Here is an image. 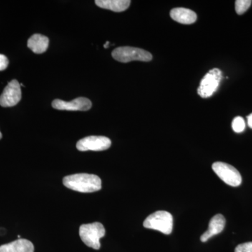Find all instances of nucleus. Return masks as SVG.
I'll use <instances>...</instances> for the list:
<instances>
[{"label": "nucleus", "instance_id": "nucleus-3", "mask_svg": "<svg viewBox=\"0 0 252 252\" xmlns=\"http://www.w3.org/2000/svg\"><path fill=\"white\" fill-rule=\"evenodd\" d=\"M143 225L146 228L170 235L173 229V217L170 212L160 210L149 215L144 220Z\"/></svg>", "mask_w": 252, "mask_h": 252}, {"label": "nucleus", "instance_id": "nucleus-19", "mask_svg": "<svg viewBox=\"0 0 252 252\" xmlns=\"http://www.w3.org/2000/svg\"><path fill=\"white\" fill-rule=\"evenodd\" d=\"M248 126L252 128V114H250L248 117Z\"/></svg>", "mask_w": 252, "mask_h": 252}, {"label": "nucleus", "instance_id": "nucleus-21", "mask_svg": "<svg viewBox=\"0 0 252 252\" xmlns=\"http://www.w3.org/2000/svg\"><path fill=\"white\" fill-rule=\"evenodd\" d=\"M1 137H2V135H1V132H0V140H1Z\"/></svg>", "mask_w": 252, "mask_h": 252}, {"label": "nucleus", "instance_id": "nucleus-16", "mask_svg": "<svg viewBox=\"0 0 252 252\" xmlns=\"http://www.w3.org/2000/svg\"><path fill=\"white\" fill-rule=\"evenodd\" d=\"M232 127L233 130L237 133L243 132L245 129V122L243 118L241 117H237L233 119L232 122Z\"/></svg>", "mask_w": 252, "mask_h": 252}, {"label": "nucleus", "instance_id": "nucleus-10", "mask_svg": "<svg viewBox=\"0 0 252 252\" xmlns=\"http://www.w3.org/2000/svg\"><path fill=\"white\" fill-rule=\"evenodd\" d=\"M225 225L224 217L220 214L215 215L210 220L208 230L201 235L200 240L203 243H205L209 239L212 238L215 235L220 234L224 229Z\"/></svg>", "mask_w": 252, "mask_h": 252}, {"label": "nucleus", "instance_id": "nucleus-14", "mask_svg": "<svg viewBox=\"0 0 252 252\" xmlns=\"http://www.w3.org/2000/svg\"><path fill=\"white\" fill-rule=\"evenodd\" d=\"M94 3L102 9H109L114 12H122L130 6V0H96Z\"/></svg>", "mask_w": 252, "mask_h": 252}, {"label": "nucleus", "instance_id": "nucleus-20", "mask_svg": "<svg viewBox=\"0 0 252 252\" xmlns=\"http://www.w3.org/2000/svg\"><path fill=\"white\" fill-rule=\"evenodd\" d=\"M109 44V41H107V42H106V44H104V47L105 48V49H107V48H108Z\"/></svg>", "mask_w": 252, "mask_h": 252}, {"label": "nucleus", "instance_id": "nucleus-12", "mask_svg": "<svg viewBox=\"0 0 252 252\" xmlns=\"http://www.w3.org/2000/svg\"><path fill=\"white\" fill-rule=\"evenodd\" d=\"M170 16L174 21L185 25H190L197 20V15L192 10L185 8H175L170 11Z\"/></svg>", "mask_w": 252, "mask_h": 252}, {"label": "nucleus", "instance_id": "nucleus-1", "mask_svg": "<svg viewBox=\"0 0 252 252\" xmlns=\"http://www.w3.org/2000/svg\"><path fill=\"white\" fill-rule=\"evenodd\" d=\"M67 188L81 193H93L102 188V181L98 176L80 173L67 176L63 180Z\"/></svg>", "mask_w": 252, "mask_h": 252}, {"label": "nucleus", "instance_id": "nucleus-15", "mask_svg": "<svg viewBox=\"0 0 252 252\" xmlns=\"http://www.w3.org/2000/svg\"><path fill=\"white\" fill-rule=\"evenodd\" d=\"M251 0H237L235 1V11L239 15L246 12L251 6Z\"/></svg>", "mask_w": 252, "mask_h": 252}, {"label": "nucleus", "instance_id": "nucleus-6", "mask_svg": "<svg viewBox=\"0 0 252 252\" xmlns=\"http://www.w3.org/2000/svg\"><path fill=\"white\" fill-rule=\"evenodd\" d=\"M221 79L222 72L220 69L217 68L211 69L200 81L198 89L199 95L203 98L211 97L218 89Z\"/></svg>", "mask_w": 252, "mask_h": 252}, {"label": "nucleus", "instance_id": "nucleus-13", "mask_svg": "<svg viewBox=\"0 0 252 252\" xmlns=\"http://www.w3.org/2000/svg\"><path fill=\"white\" fill-rule=\"evenodd\" d=\"M49 44V38L40 34H33L28 41V47L36 54L46 52Z\"/></svg>", "mask_w": 252, "mask_h": 252}, {"label": "nucleus", "instance_id": "nucleus-2", "mask_svg": "<svg viewBox=\"0 0 252 252\" xmlns=\"http://www.w3.org/2000/svg\"><path fill=\"white\" fill-rule=\"evenodd\" d=\"M105 234V228L99 222L83 224L79 228V236L83 243L85 244L86 246L94 250H97L100 248L99 240L103 238Z\"/></svg>", "mask_w": 252, "mask_h": 252}, {"label": "nucleus", "instance_id": "nucleus-7", "mask_svg": "<svg viewBox=\"0 0 252 252\" xmlns=\"http://www.w3.org/2000/svg\"><path fill=\"white\" fill-rule=\"evenodd\" d=\"M111 145L112 142L108 137L104 136H89L78 141L77 148L80 152H100L107 150Z\"/></svg>", "mask_w": 252, "mask_h": 252}, {"label": "nucleus", "instance_id": "nucleus-17", "mask_svg": "<svg viewBox=\"0 0 252 252\" xmlns=\"http://www.w3.org/2000/svg\"><path fill=\"white\" fill-rule=\"evenodd\" d=\"M235 252H252V242L240 244L235 248Z\"/></svg>", "mask_w": 252, "mask_h": 252}, {"label": "nucleus", "instance_id": "nucleus-18", "mask_svg": "<svg viewBox=\"0 0 252 252\" xmlns=\"http://www.w3.org/2000/svg\"><path fill=\"white\" fill-rule=\"evenodd\" d=\"M9 65V60L4 55L0 54V71L4 70Z\"/></svg>", "mask_w": 252, "mask_h": 252}, {"label": "nucleus", "instance_id": "nucleus-4", "mask_svg": "<svg viewBox=\"0 0 252 252\" xmlns=\"http://www.w3.org/2000/svg\"><path fill=\"white\" fill-rule=\"evenodd\" d=\"M112 57L121 63L131 61L149 62L152 60V55L145 50L130 46H121L112 51Z\"/></svg>", "mask_w": 252, "mask_h": 252}, {"label": "nucleus", "instance_id": "nucleus-8", "mask_svg": "<svg viewBox=\"0 0 252 252\" xmlns=\"http://www.w3.org/2000/svg\"><path fill=\"white\" fill-rule=\"evenodd\" d=\"M22 97L21 84L16 79L10 81L0 95V105L3 107H11L16 105Z\"/></svg>", "mask_w": 252, "mask_h": 252}, {"label": "nucleus", "instance_id": "nucleus-11", "mask_svg": "<svg viewBox=\"0 0 252 252\" xmlns=\"http://www.w3.org/2000/svg\"><path fill=\"white\" fill-rule=\"evenodd\" d=\"M33 244L26 239L17 240L0 246V252H34Z\"/></svg>", "mask_w": 252, "mask_h": 252}, {"label": "nucleus", "instance_id": "nucleus-9", "mask_svg": "<svg viewBox=\"0 0 252 252\" xmlns=\"http://www.w3.org/2000/svg\"><path fill=\"white\" fill-rule=\"evenodd\" d=\"M53 108L58 110L66 111H85L89 110L92 107V102L90 99L86 97H77L70 102L61 100V99H54L52 102Z\"/></svg>", "mask_w": 252, "mask_h": 252}, {"label": "nucleus", "instance_id": "nucleus-5", "mask_svg": "<svg viewBox=\"0 0 252 252\" xmlns=\"http://www.w3.org/2000/svg\"><path fill=\"white\" fill-rule=\"evenodd\" d=\"M212 170L226 185L236 187L241 185L242 177L236 168L229 164L216 162L212 165Z\"/></svg>", "mask_w": 252, "mask_h": 252}]
</instances>
